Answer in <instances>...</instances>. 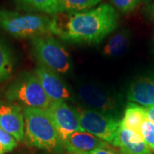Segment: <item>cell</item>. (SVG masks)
Returning <instances> with one entry per match:
<instances>
[{
  "label": "cell",
  "instance_id": "cell-22",
  "mask_svg": "<svg viewBox=\"0 0 154 154\" xmlns=\"http://www.w3.org/2000/svg\"><path fill=\"white\" fill-rule=\"evenodd\" d=\"M144 13L148 20L154 22V1L146 6L144 9Z\"/></svg>",
  "mask_w": 154,
  "mask_h": 154
},
{
  "label": "cell",
  "instance_id": "cell-11",
  "mask_svg": "<svg viewBox=\"0 0 154 154\" xmlns=\"http://www.w3.org/2000/svg\"><path fill=\"white\" fill-rule=\"evenodd\" d=\"M79 97L88 106L95 110L108 112L114 110L116 102L104 90L92 84H86L79 89Z\"/></svg>",
  "mask_w": 154,
  "mask_h": 154
},
{
  "label": "cell",
  "instance_id": "cell-19",
  "mask_svg": "<svg viewBox=\"0 0 154 154\" xmlns=\"http://www.w3.org/2000/svg\"><path fill=\"white\" fill-rule=\"evenodd\" d=\"M140 134L145 142L154 152V124L148 117L144 121L140 128Z\"/></svg>",
  "mask_w": 154,
  "mask_h": 154
},
{
  "label": "cell",
  "instance_id": "cell-13",
  "mask_svg": "<svg viewBox=\"0 0 154 154\" xmlns=\"http://www.w3.org/2000/svg\"><path fill=\"white\" fill-rule=\"evenodd\" d=\"M115 146L120 147L124 154H152V151L145 142L140 134L120 124Z\"/></svg>",
  "mask_w": 154,
  "mask_h": 154
},
{
  "label": "cell",
  "instance_id": "cell-5",
  "mask_svg": "<svg viewBox=\"0 0 154 154\" xmlns=\"http://www.w3.org/2000/svg\"><path fill=\"white\" fill-rule=\"evenodd\" d=\"M33 56L40 65L55 73L67 74L71 69L70 56L51 34L30 39Z\"/></svg>",
  "mask_w": 154,
  "mask_h": 154
},
{
  "label": "cell",
  "instance_id": "cell-6",
  "mask_svg": "<svg viewBox=\"0 0 154 154\" xmlns=\"http://www.w3.org/2000/svg\"><path fill=\"white\" fill-rule=\"evenodd\" d=\"M81 125L86 132L115 146L121 121L94 110H76Z\"/></svg>",
  "mask_w": 154,
  "mask_h": 154
},
{
  "label": "cell",
  "instance_id": "cell-3",
  "mask_svg": "<svg viewBox=\"0 0 154 154\" xmlns=\"http://www.w3.org/2000/svg\"><path fill=\"white\" fill-rule=\"evenodd\" d=\"M53 17L21 14L0 9V29L17 38H30L52 34Z\"/></svg>",
  "mask_w": 154,
  "mask_h": 154
},
{
  "label": "cell",
  "instance_id": "cell-14",
  "mask_svg": "<svg viewBox=\"0 0 154 154\" xmlns=\"http://www.w3.org/2000/svg\"><path fill=\"white\" fill-rule=\"evenodd\" d=\"M147 118L146 109L140 105L129 103L125 109L121 124L128 129L140 134V128Z\"/></svg>",
  "mask_w": 154,
  "mask_h": 154
},
{
  "label": "cell",
  "instance_id": "cell-2",
  "mask_svg": "<svg viewBox=\"0 0 154 154\" xmlns=\"http://www.w3.org/2000/svg\"><path fill=\"white\" fill-rule=\"evenodd\" d=\"M22 113L24 138L30 146L50 152L57 151L63 146L58 132L45 110L24 107Z\"/></svg>",
  "mask_w": 154,
  "mask_h": 154
},
{
  "label": "cell",
  "instance_id": "cell-25",
  "mask_svg": "<svg viewBox=\"0 0 154 154\" xmlns=\"http://www.w3.org/2000/svg\"><path fill=\"white\" fill-rule=\"evenodd\" d=\"M142 2H150V1H153V0H140Z\"/></svg>",
  "mask_w": 154,
  "mask_h": 154
},
{
  "label": "cell",
  "instance_id": "cell-20",
  "mask_svg": "<svg viewBox=\"0 0 154 154\" xmlns=\"http://www.w3.org/2000/svg\"><path fill=\"white\" fill-rule=\"evenodd\" d=\"M17 146V140L0 128V154L11 152Z\"/></svg>",
  "mask_w": 154,
  "mask_h": 154
},
{
  "label": "cell",
  "instance_id": "cell-24",
  "mask_svg": "<svg viewBox=\"0 0 154 154\" xmlns=\"http://www.w3.org/2000/svg\"><path fill=\"white\" fill-rule=\"evenodd\" d=\"M146 111H147V117L153 122L154 124V107H152V108H147Z\"/></svg>",
  "mask_w": 154,
  "mask_h": 154
},
{
  "label": "cell",
  "instance_id": "cell-18",
  "mask_svg": "<svg viewBox=\"0 0 154 154\" xmlns=\"http://www.w3.org/2000/svg\"><path fill=\"white\" fill-rule=\"evenodd\" d=\"M100 2L101 0H57V15L85 11Z\"/></svg>",
  "mask_w": 154,
  "mask_h": 154
},
{
  "label": "cell",
  "instance_id": "cell-15",
  "mask_svg": "<svg viewBox=\"0 0 154 154\" xmlns=\"http://www.w3.org/2000/svg\"><path fill=\"white\" fill-rule=\"evenodd\" d=\"M129 32L123 29L112 35L104 47V53L108 57H120L128 49L129 45Z\"/></svg>",
  "mask_w": 154,
  "mask_h": 154
},
{
  "label": "cell",
  "instance_id": "cell-12",
  "mask_svg": "<svg viewBox=\"0 0 154 154\" xmlns=\"http://www.w3.org/2000/svg\"><path fill=\"white\" fill-rule=\"evenodd\" d=\"M128 99L144 108L154 107V78L140 77L134 81L128 88Z\"/></svg>",
  "mask_w": 154,
  "mask_h": 154
},
{
  "label": "cell",
  "instance_id": "cell-9",
  "mask_svg": "<svg viewBox=\"0 0 154 154\" xmlns=\"http://www.w3.org/2000/svg\"><path fill=\"white\" fill-rule=\"evenodd\" d=\"M0 128L12 135L17 141L24 140V117L22 109L19 105L0 104Z\"/></svg>",
  "mask_w": 154,
  "mask_h": 154
},
{
  "label": "cell",
  "instance_id": "cell-8",
  "mask_svg": "<svg viewBox=\"0 0 154 154\" xmlns=\"http://www.w3.org/2000/svg\"><path fill=\"white\" fill-rule=\"evenodd\" d=\"M34 74L40 82L45 93L52 102H64L70 98V92L57 73L39 65Z\"/></svg>",
  "mask_w": 154,
  "mask_h": 154
},
{
  "label": "cell",
  "instance_id": "cell-23",
  "mask_svg": "<svg viewBox=\"0 0 154 154\" xmlns=\"http://www.w3.org/2000/svg\"><path fill=\"white\" fill-rule=\"evenodd\" d=\"M88 154H116L115 152H113L112 150L107 148L106 146H103V147H99L92 151L91 152Z\"/></svg>",
  "mask_w": 154,
  "mask_h": 154
},
{
  "label": "cell",
  "instance_id": "cell-10",
  "mask_svg": "<svg viewBox=\"0 0 154 154\" xmlns=\"http://www.w3.org/2000/svg\"><path fill=\"white\" fill-rule=\"evenodd\" d=\"M62 143L69 154H88L95 149L106 146V142L86 131L72 133Z\"/></svg>",
  "mask_w": 154,
  "mask_h": 154
},
{
  "label": "cell",
  "instance_id": "cell-7",
  "mask_svg": "<svg viewBox=\"0 0 154 154\" xmlns=\"http://www.w3.org/2000/svg\"><path fill=\"white\" fill-rule=\"evenodd\" d=\"M63 140L69 134L85 131L81 125L77 111L65 102H52L45 110Z\"/></svg>",
  "mask_w": 154,
  "mask_h": 154
},
{
  "label": "cell",
  "instance_id": "cell-16",
  "mask_svg": "<svg viewBox=\"0 0 154 154\" xmlns=\"http://www.w3.org/2000/svg\"><path fill=\"white\" fill-rule=\"evenodd\" d=\"M14 57L11 48L0 38V82L9 80L14 71Z\"/></svg>",
  "mask_w": 154,
  "mask_h": 154
},
{
  "label": "cell",
  "instance_id": "cell-21",
  "mask_svg": "<svg viewBox=\"0 0 154 154\" xmlns=\"http://www.w3.org/2000/svg\"><path fill=\"white\" fill-rule=\"evenodd\" d=\"M140 0H111L114 7L122 13H129L134 11Z\"/></svg>",
  "mask_w": 154,
  "mask_h": 154
},
{
  "label": "cell",
  "instance_id": "cell-4",
  "mask_svg": "<svg viewBox=\"0 0 154 154\" xmlns=\"http://www.w3.org/2000/svg\"><path fill=\"white\" fill-rule=\"evenodd\" d=\"M6 99L23 104L25 107L46 110L52 101L45 93L34 73L24 72L11 83L6 91Z\"/></svg>",
  "mask_w": 154,
  "mask_h": 154
},
{
  "label": "cell",
  "instance_id": "cell-17",
  "mask_svg": "<svg viewBox=\"0 0 154 154\" xmlns=\"http://www.w3.org/2000/svg\"><path fill=\"white\" fill-rule=\"evenodd\" d=\"M17 5L26 11L44 12L51 16L57 15V0H15Z\"/></svg>",
  "mask_w": 154,
  "mask_h": 154
},
{
  "label": "cell",
  "instance_id": "cell-1",
  "mask_svg": "<svg viewBox=\"0 0 154 154\" xmlns=\"http://www.w3.org/2000/svg\"><path fill=\"white\" fill-rule=\"evenodd\" d=\"M119 16L109 4L88 11L53 17L52 34L80 44H99L118 26Z\"/></svg>",
  "mask_w": 154,
  "mask_h": 154
}]
</instances>
